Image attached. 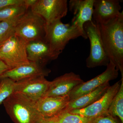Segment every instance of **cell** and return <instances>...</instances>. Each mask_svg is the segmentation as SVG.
<instances>
[{"mask_svg":"<svg viewBox=\"0 0 123 123\" xmlns=\"http://www.w3.org/2000/svg\"><path fill=\"white\" fill-rule=\"evenodd\" d=\"M96 24L106 54L123 78V11L109 22Z\"/></svg>","mask_w":123,"mask_h":123,"instance_id":"obj_1","label":"cell"},{"mask_svg":"<svg viewBox=\"0 0 123 123\" xmlns=\"http://www.w3.org/2000/svg\"><path fill=\"white\" fill-rule=\"evenodd\" d=\"M36 102L22 94L14 92L3 104L14 123H40L44 118L38 111Z\"/></svg>","mask_w":123,"mask_h":123,"instance_id":"obj_2","label":"cell"},{"mask_svg":"<svg viewBox=\"0 0 123 123\" xmlns=\"http://www.w3.org/2000/svg\"><path fill=\"white\" fill-rule=\"evenodd\" d=\"M80 36L88 39L84 30L73 24H64L61 20H58L46 24L44 40L52 51L59 56L70 40Z\"/></svg>","mask_w":123,"mask_h":123,"instance_id":"obj_3","label":"cell"},{"mask_svg":"<svg viewBox=\"0 0 123 123\" xmlns=\"http://www.w3.org/2000/svg\"><path fill=\"white\" fill-rule=\"evenodd\" d=\"M46 25L41 16L29 9L16 25L15 35L27 43L44 39Z\"/></svg>","mask_w":123,"mask_h":123,"instance_id":"obj_4","label":"cell"},{"mask_svg":"<svg viewBox=\"0 0 123 123\" xmlns=\"http://www.w3.org/2000/svg\"><path fill=\"white\" fill-rule=\"evenodd\" d=\"M83 29L90 44V55L86 60V66L92 68L107 66L110 60L104 50L97 24L93 20L87 22L84 24Z\"/></svg>","mask_w":123,"mask_h":123,"instance_id":"obj_5","label":"cell"},{"mask_svg":"<svg viewBox=\"0 0 123 123\" xmlns=\"http://www.w3.org/2000/svg\"><path fill=\"white\" fill-rule=\"evenodd\" d=\"M27 43L21 38L13 36L0 47V60L10 69L29 63L26 52Z\"/></svg>","mask_w":123,"mask_h":123,"instance_id":"obj_6","label":"cell"},{"mask_svg":"<svg viewBox=\"0 0 123 123\" xmlns=\"http://www.w3.org/2000/svg\"><path fill=\"white\" fill-rule=\"evenodd\" d=\"M32 12L40 15L48 24L61 18L67 15V0H37L31 8Z\"/></svg>","mask_w":123,"mask_h":123,"instance_id":"obj_7","label":"cell"},{"mask_svg":"<svg viewBox=\"0 0 123 123\" xmlns=\"http://www.w3.org/2000/svg\"><path fill=\"white\" fill-rule=\"evenodd\" d=\"M105 70L100 75L88 81L84 82L76 86L68 94L70 101L93 91L100 86L118 77V70L110 61Z\"/></svg>","mask_w":123,"mask_h":123,"instance_id":"obj_8","label":"cell"},{"mask_svg":"<svg viewBox=\"0 0 123 123\" xmlns=\"http://www.w3.org/2000/svg\"><path fill=\"white\" fill-rule=\"evenodd\" d=\"M121 82V80L110 86L102 97L90 105L82 109L72 110L69 112L92 119L107 114L112 99L120 87Z\"/></svg>","mask_w":123,"mask_h":123,"instance_id":"obj_9","label":"cell"},{"mask_svg":"<svg viewBox=\"0 0 123 123\" xmlns=\"http://www.w3.org/2000/svg\"><path fill=\"white\" fill-rule=\"evenodd\" d=\"M50 82L43 76L25 78L15 82L14 92L36 101L44 97Z\"/></svg>","mask_w":123,"mask_h":123,"instance_id":"obj_10","label":"cell"},{"mask_svg":"<svg viewBox=\"0 0 123 123\" xmlns=\"http://www.w3.org/2000/svg\"><path fill=\"white\" fill-rule=\"evenodd\" d=\"M84 82L79 75L72 72L67 73L51 81L44 97H61L68 95L74 88Z\"/></svg>","mask_w":123,"mask_h":123,"instance_id":"obj_11","label":"cell"},{"mask_svg":"<svg viewBox=\"0 0 123 123\" xmlns=\"http://www.w3.org/2000/svg\"><path fill=\"white\" fill-rule=\"evenodd\" d=\"M119 0H94L92 18L95 23L105 24L120 15L121 7Z\"/></svg>","mask_w":123,"mask_h":123,"instance_id":"obj_12","label":"cell"},{"mask_svg":"<svg viewBox=\"0 0 123 123\" xmlns=\"http://www.w3.org/2000/svg\"><path fill=\"white\" fill-rule=\"evenodd\" d=\"M70 100L68 95L61 97H44L36 101V105L44 118L58 116L64 112Z\"/></svg>","mask_w":123,"mask_h":123,"instance_id":"obj_13","label":"cell"},{"mask_svg":"<svg viewBox=\"0 0 123 123\" xmlns=\"http://www.w3.org/2000/svg\"><path fill=\"white\" fill-rule=\"evenodd\" d=\"M51 72L50 69L46 68V66L30 62L29 63L7 70L0 76V78H8L14 81L17 82L32 77L47 76Z\"/></svg>","mask_w":123,"mask_h":123,"instance_id":"obj_14","label":"cell"},{"mask_svg":"<svg viewBox=\"0 0 123 123\" xmlns=\"http://www.w3.org/2000/svg\"><path fill=\"white\" fill-rule=\"evenodd\" d=\"M27 58L29 61L46 66L48 62L56 59L58 56L52 51L44 40L31 41L26 46Z\"/></svg>","mask_w":123,"mask_h":123,"instance_id":"obj_15","label":"cell"},{"mask_svg":"<svg viewBox=\"0 0 123 123\" xmlns=\"http://www.w3.org/2000/svg\"><path fill=\"white\" fill-rule=\"evenodd\" d=\"M94 0H70L69 2V10L74 16L72 24L84 30L85 23L92 21Z\"/></svg>","mask_w":123,"mask_h":123,"instance_id":"obj_16","label":"cell"},{"mask_svg":"<svg viewBox=\"0 0 123 123\" xmlns=\"http://www.w3.org/2000/svg\"><path fill=\"white\" fill-rule=\"evenodd\" d=\"M110 86L109 82H107L93 91L69 101L63 112L82 109L90 105L102 97Z\"/></svg>","mask_w":123,"mask_h":123,"instance_id":"obj_17","label":"cell"},{"mask_svg":"<svg viewBox=\"0 0 123 123\" xmlns=\"http://www.w3.org/2000/svg\"><path fill=\"white\" fill-rule=\"evenodd\" d=\"M121 80L120 87L112 99L107 114L118 118L123 123V78Z\"/></svg>","mask_w":123,"mask_h":123,"instance_id":"obj_18","label":"cell"},{"mask_svg":"<svg viewBox=\"0 0 123 123\" xmlns=\"http://www.w3.org/2000/svg\"><path fill=\"white\" fill-rule=\"evenodd\" d=\"M23 15L11 20L0 22V47L15 35V27Z\"/></svg>","mask_w":123,"mask_h":123,"instance_id":"obj_19","label":"cell"},{"mask_svg":"<svg viewBox=\"0 0 123 123\" xmlns=\"http://www.w3.org/2000/svg\"><path fill=\"white\" fill-rule=\"evenodd\" d=\"M27 10L24 5H14L2 8L0 9V22L22 16Z\"/></svg>","mask_w":123,"mask_h":123,"instance_id":"obj_20","label":"cell"},{"mask_svg":"<svg viewBox=\"0 0 123 123\" xmlns=\"http://www.w3.org/2000/svg\"><path fill=\"white\" fill-rule=\"evenodd\" d=\"M15 82L8 78H0V105L14 93Z\"/></svg>","mask_w":123,"mask_h":123,"instance_id":"obj_21","label":"cell"},{"mask_svg":"<svg viewBox=\"0 0 123 123\" xmlns=\"http://www.w3.org/2000/svg\"><path fill=\"white\" fill-rule=\"evenodd\" d=\"M92 119L69 112H64L58 116V123H90Z\"/></svg>","mask_w":123,"mask_h":123,"instance_id":"obj_22","label":"cell"},{"mask_svg":"<svg viewBox=\"0 0 123 123\" xmlns=\"http://www.w3.org/2000/svg\"><path fill=\"white\" fill-rule=\"evenodd\" d=\"M90 123H122L117 117L109 114L104 115L92 119Z\"/></svg>","mask_w":123,"mask_h":123,"instance_id":"obj_23","label":"cell"},{"mask_svg":"<svg viewBox=\"0 0 123 123\" xmlns=\"http://www.w3.org/2000/svg\"><path fill=\"white\" fill-rule=\"evenodd\" d=\"M24 0H0V9L14 5H24Z\"/></svg>","mask_w":123,"mask_h":123,"instance_id":"obj_24","label":"cell"},{"mask_svg":"<svg viewBox=\"0 0 123 123\" xmlns=\"http://www.w3.org/2000/svg\"><path fill=\"white\" fill-rule=\"evenodd\" d=\"M58 116L49 118H44L40 123H58Z\"/></svg>","mask_w":123,"mask_h":123,"instance_id":"obj_25","label":"cell"},{"mask_svg":"<svg viewBox=\"0 0 123 123\" xmlns=\"http://www.w3.org/2000/svg\"><path fill=\"white\" fill-rule=\"evenodd\" d=\"M9 69L8 66L3 62L0 60V76L5 72Z\"/></svg>","mask_w":123,"mask_h":123,"instance_id":"obj_26","label":"cell"},{"mask_svg":"<svg viewBox=\"0 0 123 123\" xmlns=\"http://www.w3.org/2000/svg\"><path fill=\"white\" fill-rule=\"evenodd\" d=\"M37 1V0H24V6L29 9L35 4Z\"/></svg>","mask_w":123,"mask_h":123,"instance_id":"obj_27","label":"cell"}]
</instances>
